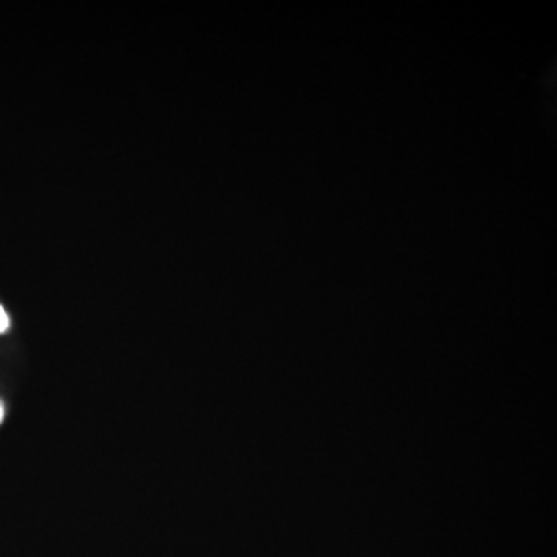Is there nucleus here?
<instances>
[{"label": "nucleus", "instance_id": "1", "mask_svg": "<svg viewBox=\"0 0 557 557\" xmlns=\"http://www.w3.org/2000/svg\"><path fill=\"white\" fill-rule=\"evenodd\" d=\"M8 327H10V318H8L5 309L0 305V333H5Z\"/></svg>", "mask_w": 557, "mask_h": 557}, {"label": "nucleus", "instance_id": "2", "mask_svg": "<svg viewBox=\"0 0 557 557\" xmlns=\"http://www.w3.org/2000/svg\"><path fill=\"white\" fill-rule=\"evenodd\" d=\"M4 416H5V408H4V403L0 401V423L4 420Z\"/></svg>", "mask_w": 557, "mask_h": 557}]
</instances>
